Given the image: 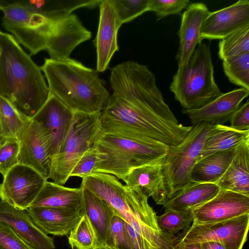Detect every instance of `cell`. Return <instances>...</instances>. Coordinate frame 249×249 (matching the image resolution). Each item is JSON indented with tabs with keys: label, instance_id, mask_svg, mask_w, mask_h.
<instances>
[{
	"label": "cell",
	"instance_id": "obj_18",
	"mask_svg": "<svg viewBox=\"0 0 249 249\" xmlns=\"http://www.w3.org/2000/svg\"><path fill=\"white\" fill-rule=\"evenodd\" d=\"M210 11L202 2L190 4L181 16L178 31L179 44L176 55L178 66L186 63L198 44L202 23Z\"/></svg>",
	"mask_w": 249,
	"mask_h": 249
},
{
	"label": "cell",
	"instance_id": "obj_27",
	"mask_svg": "<svg viewBox=\"0 0 249 249\" xmlns=\"http://www.w3.org/2000/svg\"><path fill=\"white\" fill-rule=\"evenodd\" d=\"M236 148L213 153L196 161L191 171V181L215 183L229 167Z\"/></svg>",
	"mask_w": 249,
	"mask_h": 249
},
{
	"label": "cell",
	"instance_id": "obj_21",
	"mask_svg": "<svg viewBox=\"0 0 249 249\" xmlns=\"http://www.w3.org/2000/svg\"><path fill=\"white\" fill-rule=\"evenodd\" d=\"M165 158L132 169L122 180L127 186L139 187L148 197H152L157 204L163 205L167 201L162 169Z\"/></svg>",
	"mask_w": 249,
	"mask_h": 249
},
{
	"label": "cell",
	"instance_id": "obj_25",
	"mask_svg": "<svg viewBox=\"0 0 249 249\" xmlns=\"http://www.w3.org/2000/svg\"><path fill=\"white\" fill-rule=\"evenodd\" d=\"M249 138V130H238L224 124H213L197 161L213 153L236 148Z\"/></svg>",
	"mask_w": 249,
	"mask_h": 249
},
{
	"label": "cell",
	"instance_id": "obj_29",
	"mask_svg": "<svg viewBox=\"0 0 249 249\" xmlns=\"http://www.w3.org/2000/svg\"><path fill=\"white\" fill-rule=\"evenodd\" d=\"M194 217L191 209H165L164 213L157 216V224L164 233L176 236L191 225Z\"/></svg>",
	"mask_w": 249,
	"mask_h": 249
},
{
	"label": "cell",
	"instance_id": "obj_17",
	"mask_svg": "<svg viewBox=\"0 0 249 249\" xmlns=\"http://www.w3.org/2000/svg\"><path fill=\"white\" fill-rule=\"evenodd\" d=\"M100 17L96 36L93 41L97 53L96 71H105L113 54L119 51L117 33L119 28L111 0H103L99 5Z\"/></svg>",
	"mask_w": 249,
	"mask_h": 249
},
{
	"label": "cell",
	"instance_id": "obj_28",
	"mask_svg": "<svg viewBox=\"0 0 249 249\" xmlns=\"http://www.w3.org/2000/svg\"><path fill=\"white\" fill-rule=\"evenodd\" d=\"M31 119L8 99L0 96V140L18 138Z\"/></svg>",
	"mask_w": 249,
	"mask_h": 249
},
{
	"label": "cell",
	"instance_id": "obj_3",
	"mask_svg": "<svg viewBox=\"0 0 249 249\" xmlns=\"http://www.w3.org/2000/svg\"><path fill=\"white\" fill-rule=\"evenodd\" d=\"M49 93L41 68L14 36L0 31V96L32 119Z\"/></svg>",
	"mask_w": 249,
	"mask_h": 249
},
{
	"label": "cell",
	"instance_id": "obj_4",
	"mask_svg": "<svg viewBox=\"0 0 249 249\" xmlns=\"http://www.w3.org/2000/svg\"><path fill=\"white\" fill-rule=\"evenodd\" d=\"M50 93L74 112H101L110 96L98 71L70 58H46L40 67Z\"/></svg>",
	"mask_w": 249,
	"mask_h": 249
},
{
	"label": "cell",
	"instance_id": "obj_6",
	"mask_svg": "<svg viewBox=\"0 0 249 249\" xmlns=\"http://www.w3.org/2000/svg\"><path fill=\"white\" fill-rule=\"evenodd\" d=\"M169 88L186 110L199 108L223 93L214 80L209 45L198 44L188 61L178 66Z\"/></svg>",
	"mask_w": 249,
	"mask_h": 249
},
{
	"label": "cell",
	"instance_id": "obj_41",
	"mask_svg": "<svg viewBox=\"0 0 249 249\" xmlns=\"http://www.w3.org/2000/svg\"><path fill=\"white\" fill-rule=\"evenodd\" d=\"M178 249H202L201 243H181L177 246Z\"/></svg>",
	"mask_w": 249,
	"mask_h": 249
},
{
	"label": "cell",
	"instance_id": "obj_9",
	"mask_svg": "<svg viewBox=\"0 0 249 249\" xmlns=\"http://www.w3.org/2000/svg\"><path fill=\"white\" fill-rule=\"evenodd\" d=\"M249 213L231 219L192 224L175 238L176 246L181 243L214 241L225 249H242L247 239Z\"/></svg>",
	"mask_w": 249,
	"mask_h": 249
},
{
	"label": "cell",
	"instance_id": "obj_15",
	"mask_svg": "<svg viewBox=\"0 0 249 249\" xmlns=\"http://www.w3.org/2000/svg\"><path fill=\"white\" fill-rule=\"evenodd\" d=\"M249 94V90L241 88L223 93L199 108L183 109L181 111L188 117L193 125L201 123L224 124L230 121Z\"/></svg>",
	"mask_w": 249,
	"mask_h": 249
},
{
	"label": "cell",
	"instance_id": "obj_24",
	"mask_svg": "<svg viewBox=\"0 0 249 249\" xmlns=\"http://www.w3.org/2000/svg\"><path fill=\"white\" fill-rule=\"evenodd\" d=\"M83 188V213L87 216L94 231L98 245L105 244L109 235L113 210L92 192Z\"/></svg>",
	"mask_w": 249,
	"mask_h": 249
},
{
	"label": "cell",
	"instance_id": "obj_34",
	"mask_svg": "<svg viewBox=\"0 0 249 249\" xmlns=\"http://www.w3.org/2000/svg\"><path fill=\"white\" fill-rule=\"evenodd\" d=\"M19 149L18 138L0 140V173L3 177L19 163Z\"/></svg>",
	"mask_w": 249,
	"mask_h": 249
},
{
	"label": "cell",
	"instance_id": "obj_26",
	"mask_svg": "<svg viewBox=\"0 0 249 249\" xmlns=\"http://www.w3.org/2000/svg\"><path fill=\"white\" fill-rule=\"evenodd\" d=\"M219 189L215 183L191 181L178 190L162 206L165 209L194 208L211 200L218 193Z\"/></svg>",
	"mask_w": 249,
	"mask_h": 249
},
{
	"label": "cell",
	"instance_id": "obj_14",
	"mask_svg": "<svg viewBox=\"0 0 249 249\" xmlns=\"http://www.w3.org/2000/svg\"><path fill=\"white\" fill-rule=\"evenodd\" d=\"M249 23V0H239L209 13L202 24L200 40H221Z\"/></svg>",
	"mask_w": 249,
	"mask_h": 249
},
{
	"label": "cell",
	"instance_id": "obj_5",
	"mask_svg": "<svg viewBox=\"0 0 249 249\" xmlns=\"http://www.w3.org/2000/svg\"><path fill=\"white\" fill-rule=\"evenodd\" d=\"M95 145L98 161L92 172L111 174L121 180L136 167L164 159L169 148L151 138H126L101 132Z\"/></svg>",
	"mask_w": 249,
	"mask_h": 249
},
{
	"label": "cell",
	"instance_id": "obj_11",
	"mask_svg": "<svg viewBox=\"0 0 249 249\" xmlns=\"http://www.w3.org/2000/svg\"><path fill=\"white\" fill-rule=\"evenodd\" d=\"M20 149L19 163L28 166L48 180L53 150L51 138L36 121L30 122L18 137Z\"/></svg>",
	"mask_w": 249,
	"mask_h": 249
},
{
	"label": "cell",
	"instance_id": "obj_23",
	"mask_svg": "<svg viewBox=\"0 0 249 249\" xmlns=\"http://www.w3.org/2000/svg\"><path fill=\"white\" fill-rule=\"evenodd\" d=\"M83 188H70L47 180L31 207L83 209Z\"/></svg>",
	"mask_w": 249,
	"mask_h": 249
},
{
	"label": "cell",
	"instance_id": "obj_16",
	"mask_svg": "<svg viewBox=\"0 0 249 249\" xmlns=\"http://www.w3.org/2000/svg\"><path fill=\"white\" fill-rule=\"evenodd\" d=\"M74 113L50 93L46 102L31 119L40 124L49 135L52 143L53 157L65 137Z\"/></svg>",
	"mask_w": 249,
	"mask_h": 249
},
{
	"label": "cell",
	"instance_id": "obj_38",
	"mask_svg": "<svg viewBox=\"0 0 249 249\" xmlns=\"http://www.w3.org/2000/svg\"><path fill=\"white\" fill-rule=\"evenodd\" d=\"M98 161V152L95 145L86 152L73 167L70 178L77 177L83 178L92 172Z\"/></svg>",
	"mask_w": 249,
	"mask_h": 249
},
{
	"label": "cell",
	"instance_id": "obj_8",
	"mask_svg": "<svg viewBox=\"0 0 249 249\" xmlns=\"http://www.w3.org/2000/svg\"><path fill=\"white\" fill-rule=\"evenodd\" d=\"M213 124L201 123L193 125L181 142L169 147L162 166L167 201L191 182V171Z\"/></svg>",
	"mask_w": 249,
	"mask_h": 249
},
{
	"label": "cell",
	"instance_id": "obj_13",
	"mask_svg": "<svg viewBox=\"0 0 249 249\" xmlns=\"http://www.w3.org/2000/svg\"><path fill=\"white\" fill-rule=\"evenodd\" d=\"M191 210L194 222L224 221L249 213V196L220 189L211 200Z\"/></svg>",
	"mask_w": 249,
	"mask_h": 249
},
{
	"label": "cell",
	"instance_id": "obj_36",
	"mask_svg": "<svg viewBox=\"0 0 249 249\" xmlns=\"http://www.w3.org/2000/svg\"><path fill=\"white\" fill-rule=\"evenodd\" d=\"M189 4V0H149V11L154 12L158 20L171 15L180 14Z\"/></svg>",
	"mask_w": 249,
	"mask_h": 249
},
{
	"label": "cell",
	"instance_id": "obj_20",
	"mask_svg": "<svg viewBox=\"0 0 249 249\" xmlns=\"http://www.w3.org/2000/svg\"><path fill=\"white\" fill-rule=\"evenodd\" d=\"M35 224L46 234L68 235L83 216V210H71L43 207L26 210Z\"/></svg>",
	"mask_w": 249,
	"mask_h": 249
},
{
	"label": "cell",
	"instance_id": "obj_32",
	"mask_svg": "<svg viewBox=\"0 0 249 249\" xmlns=\"http://www.w3.org/2000/svg\"><path fill=\"white\" fill-rule=\"evenodd\" d=\"M116 16L117 27L131 21L149 11V0H111Z\"/></svg>",
	"mask_w": 249,
	"mask_h": 249
},
{
	"label": "cell",
	"instance_id": "obj_19",
	"mask_svg": "<svg viewBox=\"0 0 249 249\" xmlns=\"http://www.w3.org/2000/svg\"><path fill=\"white\" fill-rule=\"evenodd\" d=\"M0 221L10 226L35 249H54L53 239L35 224L26 210L0 200Z\"/></svg>",
	"mask_w": 249,
	"mask_h": 249
},
{
	"label": "cell",
	"instance_id": "obj_2",
	"mask_svg": "<svg viewBox=\"0 0 249 249\" xmlns=\"http://www.w3.org/2000/svg\"><path fill=\"white\" fill-rule=\"evenodd\" d=\"M81 186L103 199L125 221L132 249H178L176 236L160 230L148 196L139 187L124 185L112 175L95 172L82 178Z\"/></svg>",
	"mask_w": 249,
	"mask_h": 249
},
{
	"label": "cell",
	"instance_id": "obj_42",
	"mask_svg": "<svg viewBox=\"0 0 249 249\" xmlns=\"http://www.w3.org/2000/svg\"><path fill=\"white\" fill-rule=\"evenodd\" d=\"M94 249H116L106 244L97 245Z\"/></svg>",
	"mask_w": 249,
	"mask_h": 249
},
{
	"label": "cell",
	"instance_id": "obj_37",
	"mask_svg": "<svg viewBox=\"0 0 249 249\" xmlns=\"http://www.w3.org/2000/svg\"><path fill=\"white\" fill-rule=\"evenodd\" d=\"M0 249H35L7 224L0 221Z\"/></svg>",
	"mask_w": 249,
	"mask_h": 249
},
{
	"label": "cell",
	"instance_id": "obj_12",
	"mask_svg": "<svg viewBox=\"0 0 249 249\" xmlns=\"http://www.w3.org/2000/svg\"><path fill=\"white\" fill-rule=\"evenodd\" d=\"M91 37V33L83 26L77 16L71 14L53 21L45 50L51 59H66L70 58L74 48Z\"/></svg>",
	"mask_w": 249,
	"mask_h": 249
},
{
	"label": "cell",
	"instance_id": "obj_22",
	"mask_svg": "<svg viewBox=\"0 0 249 249\" xmlns=\"http://www.w3.org/2000/svg\"><path fill=\"white\" fill-rule=\"evenodd\" d=\"M215 183L220 189L249 196V138L236 147L229 167Z\"/></svg>",
	"mask_w": 249,
	"mask_h": 249
},
{
	"label": "cell",
	"instance_id": "obj_1",
	"mask_svg": "<svg viewBox=\"0 0 249 249\" xmlns=\"http://www.w3.org/2000/svg\"><path fill=\"white\" fill-rule=\"evenodd\" d=\"M109 82L113 92L101 112V132L151 138L170 147L191 130L178 123L146 65L121 63L112 69Z\"/></svg>",
	"mask_w": 249,
	"mask_h": 249
},
{
	"label": "cell",
	"instance_id": "obj_40",
	"mask_svg": "<svg viewBox=\"0 0 249 249\" xmlns=\"http://www.w3.org/2000/svg\"><path fill=\"white\" fill-rule=\"evenodd\" d=\"M202 249H225L220 243L214 241H208L201 243Z\"/></svg>",
	"mask_w": 249,
	"mask_h": 249
},
{
	"label": "cell",
	"instance_id": "obj_7",
	"mask_svg": "<svg viewBox=\"0 0 249 249\" xmlns=\"http://www.w3.org/2000/svg\"><path fill=\"white\" fill-rule=\"evenodd\" d=\"M101 132V112H75L68 131L52 158L48 179L65 184L77 161L95 145Z\"/></svg>",
	"mask_w": 249,
	"mask_h": 249
},
{
	"label": "cell",
	"instance_id": "obj_10",
	"mask_svg": "<svg viewBox=\"0 0 249 249\" xmlns=\"http://www.w3.org/2000/svg\"><path fill=\"white\" fill-rule=\"evenodd\" d=\"M47 179L32 168L18 163L0 184V200L18 209L30 208Z\"/></svg>",
	"mask_w": 249,
	"mask_h": 249
},
{
	"label": "cell",
	"instance_id": "obj_35",
	"mask_svg": "<svg viewBox=\"0 0 249 249\" xmlns=\"http://www.w3.org/2000/svg\"><path fill=\"white\" fill-rule=\"evenodd\" d=\"M105 244L116 249H132L126 222L114 212L111 220L109 237Z\"/></svg>",
	"mask_w": 249,
	"mask_h": 249
},
{
	"label": "cell",
	"instance_id": "obj_31",
	"mask_svg": "<svg viewBox=\"0 0 249 249\" xmlns=\"http://www.w3.org/2000/svg\"><path fill=\"white\" fill-rule=\"evenodd\" d=\"M223 68L231 83L249 90V53L223 60Z\"/></svg>",
	"mask_w": 249,
	"mask_h": 249
},
{
	"label": "cell",
	"instance_id": "obj_39",
	"mask_svg": "<svg viewBox=\"0 0 249 249\" xmlns=\"http://www.w3.org/2000/svg\"><path fill=\"white\" fill-rule=\"evenodd\" d=\"M230 127L238 130H249V101L240 106L232 115Z\"/></svg>",
	"mask_w": 249,
	"mask_h": 249
},
{
	"label": "cell",
	"instance_id": "obj_33",
	"mask_svg": "<svg viewBox=\"0 0 249 249\" xmlns=\"http://www.w3.org/2000/svg\"><path fill=\"white\" fill-rule=\"evenodd\" d=\"M68 241L72 249H94L98 245L94 231L85 214L70 233Z\"/></svg>",
	"mask_w": 249,
	"mask_h": 249
},
{
	"label": "cell",
	"instance_id": "obj_30",
	"mask_svg": "<svg viewBox=\"0 0 249 249\" xmlns=\"http://www.w3.org/2000/svg\"><path fill=\"white\" fill-rule=\"evenodd\" d=\"M218 48L223 61L249 53V23L220 40Z\"/></svg>",
	"mask_w": 249,
	"mask_h": 249
}]
</instances>
